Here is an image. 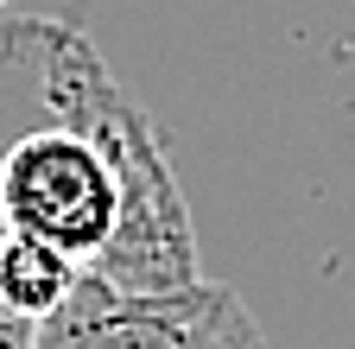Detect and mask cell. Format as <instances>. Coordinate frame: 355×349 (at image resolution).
Listing matches in <instances>:
<instances>
[{
  "instance_id": "cell-1",
  "label": "cell",
  "mask_w": 355,
  "mask_h": 349,
  "mask_svg": "<svg viewBox=\"0 0 355 349\" xmlns=\"http://www.w3.org/2000/svg\"><path fill=\"white\" fill-rule=\"evenodd\" d=\"M0 58H32L44 108L64 127H76L108 159L114 185H121V229L89 273L121 286V292L197 286L203 280L197 273V229H191L184 191H178V171L165 159L159 121L102 64L89 32L70 26V19H13L0 32Z\"/></svg>"
},
{
  "instance_id": "cell-2",
  "label": "cell",
  "mask_w": 355,
  "mask_h": 349,
  "mask_svg": "<svg viewBox=\"0 0 355 349\" xmlns=\"http://www.w3.org/2000/svg\"><path fill=\"white\" fill-rule=\"evenodd\" d=\"M0 223L89 273L121 229V185L76 127H38L0 153Z\"/></svg>"
},
{
  "instance_id": "cell-3",
  "label": "cell",
  "mask_w": 355,
  "mask_h": 349,
  "mask_svg": "<svg viewBox=\"0 0 355 349\" xmlns=\"http://www.w3.org/2000/svg\"><path fill=\"white\" fill-rule=\"evenodd\" d=\"M32 349H266V337L235 286L197 280L178 292H121L83 273L38 324Z\"/></svg>"
},
{
  "instance_id": "cell-4",
  "label": "cell",
  "mask_w": 355,
  "mask_h": 349,
  "mask_svg": "<svg viewBox=\"0 0 355 349\" xmlns=\"http://www.w3.org/2000/svg\"><path fill=\"white\" fill-rule=\"evenodd\" d=\"M76 280H83V267H76L70 254L44 248V241H32V235H13L7 223H0V298H7L19 318L44 324V318H51L58 305L76 292Z\"/></svg>"
},
{
  "instance_id": "cell-5",
  "label": "cell",
  "mask_w": 355,
  "mask_h": 349,
  "mask_svg": "<svg viewBox=\"0 0 355 349\" xmlns=\"http://www.w3.org/2000/svg\"><path fill=\"white\" fill-rule=\"evenodd\" d=\"M32 343H38V324H32V318H19L13 305L0 298V349H32Z\"/></svg>"
}]
</instances>
